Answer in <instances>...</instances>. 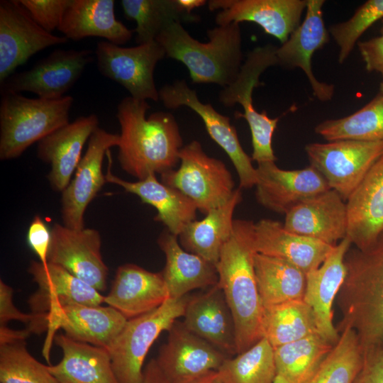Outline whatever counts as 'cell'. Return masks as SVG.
<instances>
[{
  "instance_id": "52a82bcc",
  "label": "cell",
  "mask_w": 383,
  "mask_h": 383,
  "mask_svg": "<svg viewBox=\"0 0 383 383\" xmlns=\"http://www.w3.org/2000/svg\"><path fill=\"white\" fill-rule=\"evenodd\" d=\"M189 295L170 298L158 308L127 320L107 351L120 383H140L147 354L165 331L183 316Z\"/></svg>"
},
{
  "instance_id": "2e32d148",
  "label": "cell",
  "mask_w": 383,
  "mask_h": 383,
  "mask_svg": "<svg viewBox=\"0 0 383 383\" xmlns=\"http://www.w3.org/2000/svg\"><path fill=\"white\" fill-rule=\"evenodd\" d=\"M51 231L48 262L59 265L99 292L106 289L108 267L101 252V238L94 228L75 230L58 223Z\"/></svg>"
},
{
  "instance_id": "c3c4849f",
  "label": "cell",
  "mask_w": 383,
  "mask_h": 383,
  "mask_svg": "<svg viewBox=\"0 0 383 383\" xmlns=\"http://www.w3.org/2000/svg\"><path fill=\"white\" fill-rule=\"evenodd\" d=\"M30 333L32 332L28 327L23 330H13L2 325L0 326V345L26 341Z\"/></svg>"
},
{
  "instance_id": "8d00e7d4",
  "label": "cell",
  "mask_w": 383,
  "mask_h": 383,
  "mask_svg": "<svg viewBox=\"0 0 383 383\" xmlns=\"http://www.w3.org/2000/svg\"><path fill=\"white\" fill-rule=\"evenodd\" d=\"M333 346L319 333H315L274 348L277 375L290 383H303Z\"/></svg>"
},
{
  "instance_id": "484cf974",
  "label": "cell",
  "mask_w": 383,
  "mask_h": 383,
  "mask_svg": "<svg viewBox=\"0 0 383 383\" xmlns=\"http://www.w3.org/2000/svg\"><path fill=\"white\" fill-rule=\"evenodd\" d=\"M348 234L360 250L371 246L383 232V153L346 200Z\"/></svg>"
},
{
  "instance_id": "8992f818",
  "label": "cell",
  "mask_w": 383,
  "mask_h": 383,
  "mask_svg": "<svg viewBox=\"0 0 383 383\" xmlns=\"http://www.w3.org/2000/svg\"><path fill=\"white\" fill-rule=\"evenodd\" d=\"M277 47L267 44L255 48L247 55L236 79L223 87L218 94V101L227 107L240 104L243 113H236L248 123L252 137V160L257 163L275 162L272 136L279 118H271L267 112L259 113L252 103V92L260 85V77L269 67L278 65Z\"/></svg>"
},
{
  "instance_id": "5b68a950",
  "label": "cell",
  "mask_w": 383,
  "mask_h": 383,
  "mask_svg": "<svg viewBox=\"0 0 383 383\" xmlns=\"http://www.w3.org/2000/svg\"><path fill=\"white\" fill-rule=\"evenodd\" d=\"M0 159L16 158L31 145L67 124L74 99L28 98L1 92Z\"/></svg>"
},
{
  "instance_id": "4fadbf2b",
  "label": "cell",
  "mask_w": 383,
  "mask_h": 383,
  "mask_svg": "<svg viewBox=\"0 0 383 383\" xmlns=\"http://www.w3.org/2000/svg\"><path fill=\"white\" fill-rule=\"evenodd\" d=\"M92 60L89 50H55L30 70L11 75L1 84V92L30 91L41 99H60Z\"/></svg>"
},
{
  "instance_id": "ac0fdd59",
  "label": "cell",
  "mask_w": 383,
  "mask_h": 383,
  "mask_svg": "<svg viewBox=\"0 0 383 383\" xmlns=\"http://www.w3.org/2000/svg\"><path fill=\"white\" fill-rule=\"evenodd\" d=\"M256 170L257 202L280 214H286L304 201L331 189L324 177L311 165L285 170L274 162H265L258 163Z\"/></svg>"
},
{
  "instance_id": "7dc6e473",
  "label": "cell",
  "mask_w": 383,
  "mask_h": 383,
  "mask_svg": "<svg viewBox=\"0 0 383 383\" xmlns=\"http://www.w3.org/2000/svg\"><path fill=\"white\" fill-rule=\"evenodd\" d=\"M357 47L366 70L379 73L383 79V34L368 40L358 42Z\"/></svg>"
},
{
  "instance_id": "3957f363",
  "label": "cell",
  "mask_w": 383,
  "mask_h": 383,
  "mask_svg": "<svg viewBox=\"0 0 383 383\" xmlns=\"http://www.w3.org/2000/svg\"><path fill=\"white\" fill-rule=\"evenodd\" d=\"M345 265L338 294L341 326L355 331L365 352L383 345V232L365 250L350 248Z\"/></svg>"
},
{
  "instance_id": "f1b7e54d",
  "label": "cell",
  "mask_w": 383,
  "mask_h": 383,
  "mask_svg": "<svg viewBox=\"0 0 383 383\" xmlns=\"http://www.w3.org/2000/svg\"><path fill=\"white\" fill-rule=\"evenodd\" d=\"M28 272L38 287L28 300L31 313L46 314L52 305L65 301L92 306L104 303L100 292L59 265L32 260Z\"/></svg>"
},
{
  "instance_id": "30bf717a",
  "label": "cell",
  "mask_w": 383,
  "mask_h": 383,
  "mask_svg": "<svg viewBox=\"0 0 383 383\" xmlns=\"http://www.w3.org/2000/svg\"><path fill=\"white\" fill-rule=\"evenodd\" d=\"M95 53L99 72L123 87L131 97L160 100L154 70L157 62L166 55L156 40L129 48L100 41Z\"/></svg>"
},
{
  "instance_id": "6da1fadb",
  "label": "cell",
  "mask_w": 383,
  "mask_h": 383,
  "mask_svg": "<svg viewBox=\"0 0 383 383\" xmlns=\"http://www.w3.org/2000/svg\"><path fill=\"white\" fill-rule=\"evenodd\" d=\"M150 108L145 100L131 96L117 106L121 126L118 159L121 168L138 180L174 170L183 147L173 115L160 111L146 118Z\"/></svg>"
},
{
  "instance_id": "f6af8a7d",
  "label": "cell",
  "mask_w": 383,
  "mask_h": 383,
  "mask_svg": "<svg viewBox=\"0 0 383 383\" xmlns=\"http://www.w3.org/2000/svg\"><path fill=\"white\" fill-rule=\"evenodd\" d=\"M27 242L40 262L44 265L47 264L51 243V231L39 216L33 218L28 227Z\"/></svg>"
},
{
  "instance_id": "603a6c76",
  "label": "cell",
  "mask_w": 383,
  "mask_h": 383,
  "mask_svg": "<svg viewBox=\"0 0 383 383\" xmlns=\"http://www.w3.org/2000/svg\"><path fill=\"white\" fill-rule=\"evenodd\" d=\"M182 323L191 332L228 357L237 355L235 323L218 284L188 297Z\"/></svg>"
},
{
  "instance_id": "83f0119b",
  "label": "cell",
  "mask_w": 383,
  "mask_h": 383,
  "mask_svg": "<svg viewBox=\"0 0 383 383\" xmlns=\"http://www.w3.org/2000/svg\"><path fill=\"white\" fill-rule=\"evenodd\" d=\"M106 156V182L121 187L127 192L137 195L142 202L153 206L157 210L154 219L162 223L169 232L178 236L189 223L196 220V206L181 192L158 181L155 174L133 182L121 179L111 172L110 150Z\"/></svg>"
},
{
  "instance_id": "5bb4252c",
  "label": "cell",
  "mask_w": 383,
  "mask_h": 383,
  "mask_svg": "<svg viewBox=\"0 0 383 383\" xmlns=\"http://www.w3.org/2000/svg\"><path fill=\"white\" fill-rule=\"evenodd\" d=\"M227 357L177 320L155 360L170 383H189L218 370Z\"/></svg>"
},
{
  "instance_id": "681fc988",
  "label": "cell",
  "mask_w": 383,
  "mask_h": 383,
  "mask_svg": "<svg viewBox=\"0 0 383 383\" xmlns=\"http://www.w3.org/2000/svg\"><path fill=\"white\" fill-rule=\"evenodd\" d=\"M140 383H170L160 370L155 359L151 360L143 370Z\"/></svg>"
},
{
  "instance_id": "836d02e7",
  "label": "cell",
  "mask_w": 383,
  "mask_h": 383,
  "mask_svg": "<svg viewBox=\"0 0 383 383\" xmlns=\"http://www.w3.org/2000/svg\"><path fill=\"white\" fill-rule=\"evenodd\" d=\"M254 269L264 306L304 299L306 274L294 265L256 252Z\"/></svg>"
},
{
  "instance_id": "e575fe53",
  "label": "cell",
  "mask_w": 383,
  "mask_h": 383,
  "mask_svg": "<svg viewBox=\"0 0 383 383\" xmlns=\"http://www.w3.org/2000/svg\"><path fill=\"white\" fill-rule=\"evenodd\" d=\"M262 331L273 348L318 333L313 311L304 299L265 306Z\"/></svg>"
},
{
  "instance_id": "f907efd6",
  "label": "cell",
  "mask_w": 383,
  "mask_h": 383,
  "mask_svg": "<svg viewBox=\"0 0 383 383\" xmlns=\"http://www.w3.org/2000/svg\"><path fill=\"white\" fill-rule=\"evenodd\" d=\"M189 383H224L219 376L217 370Z\"/></svg>"
},
{
  "instance_id": "f35d334b",
  "label": "cell",
  "mask_w": 383,
  "mask_h": 383,
  "mask_svg": "<svg viewBox=\"0 0 383 383\" xmlns=\"http://www.w3.org/2000/svg\"><path fill=\"white\" fill-rule=\"evenodd\" d=\"M363 351L355 331L341 326L331 351L303 383H354L360 370Z\"/></svg>"
},
{
  "instance_id": "9a60e30c",
  "label": "cell",
  "mask_w": 383,
  "mask_h": 383,
  "mask_svg": "<svg viewBox=\"0 0 383 383\" xmlns=\"http://www.w3.org/2000/svg\"><path fill=\"white\" fill-rule=\"evenodd\" d=\"M119 142V134L99 127L91 135L74 178L62 192L61 214L64 226L75 230L84 228L85 210L106 182L102 172L104 157L111 148L118 146Z\"/></svg>"
},
{
  "instance_id": "ffe728a7",
  "label": "cell",
  "mask_w": 383,
  "mask_h": 383,
  "mask_svg": "<svg viewBox=\"0 0 383 383\" xmlns=\"http://www.w3.org/2000/svg\"><path fill=\"white\" fill-rule=\"evenodd\" d=\"M324 3V0H307L304 20L276 52L278 65L303 70L313 95L321 101L331 100L335 91L333 84L318 80L311 67L313 55L323 48L330 39L323 18Z\"/></svg>"
},
{
  "instance_id": "1f68e13d",
  "label": "cell",
  "mask_w": 383,
  "mask_h": 383,
  "mask_svg": "<svg viewBox=\"0 0 383 383\" xmlns=\"http://www.w3.org/2000/svg\"><path fill=\"white\" fill-rule=\"evenodd\" d=\"M53 338L62 357L48 368L58 383H120L106 349L74 340L65 334L55 335Z\"/></svg>"
},
{
  "instance_id": "d590c367",
  "label": "cell",
  "mask_w": 383,
  "mask_h": 383,
  "mask_svg": "<svg viewBox=\"0 0 383 383\" xmlns=\"http://www.w3.org/2000/svg\"><path fill=\"white\" fill-rule=\"evenodd\" d=\"M124 16L136 22V42L143 44L155 40L172 22H197L199 17L184 10L179 0H122Z\"/></svg>"
},
{
  "instance_id": "7402d4cb",
  "label": "cell",
  "mask_w": 383,
  "mask_h": 383,
  "mask_svg": "<svg viewBox=\"0 0 383 383\" xmlns=\"http://www.w3.org/2000/svg\"><path fill=\"white\" fill-rule=\"evenodd\" d=\"M98 125L96 114L80 116L38 142L37 155L50 165L48 179L55 191L62 192L69 185L84 145Z\"/></svg>"
},
{
  "instance_id": "74e56055",
  "label": "cell",
  "mask_w": 383,
  "mask_h": 383,
  "mask_svg": "<svg viewBox=\"0 0 383 383\" xmlns=\"http://www.w3.org/2000/svg\"><path fill=\"white\" fill-rule=\"evenodd\" d=\"M315 132L328 142L383 140V94L379 93L351 115L320 123Z\"/></svg>"
},
{
  "instance_id": "db71d44e",
  "label": "cell",
  "mask_w": 383,
  "mask_h": 383,
  "mask_svg": "<svg viewBox=\"0 0 383 383\" xmlns=\"http://www.w3.org/2000/svg\"><path fill=\"white\" fill-rule=\"evenodd\" d=\"M380 93L383 94V82H382L380 84Z\"/></svg>"
},
{
  "instance_id": "8fae6325",
  "label": "cell",
  "mask_w": 383,
  "mask_h": 383,
  "mask_svg": "<svg viewBox=\"0 0 383 383\" xmlns=\"http://www.w3.org/2000/svg\"><path fill=\"white\" fill-rule=\"evenodd\" d=\"M159 97L167 109L187 106L196 112L204 121L210 137L233 162L239 177L240 188L255 186L256 168L252 164V158L243 149L229 117L218 113L211 104L202 103L196 92L189 88L184 80H176L164 85L159 90Z\"/></svg>"
},
{
  "instance_id": "816d5d0a",
  "label": "cell",
  "mask_w": 383,
  "mask_h": 383,
  "mask_svg": "<svg viewBox=\"0 0 383 383\" xmlns=\"http://www.w3.org/2000/svg\"><path fill=\"white\" fill-rule=\"evenodd\" d=\"M179 3L184 10L192 13L194 9L206 4L207 1L205 0H179Z\"/></svg>"
},
{
  "instance_id": "4316f807",
  "label": "cell",
  "mask_w": 383,
  "mask_h": 383,
  "mask_svg": "<svg viewBox=\"0 0 383 383\" xmlns=\"http://www.w3.org/2000/svg\"><path fill=\"white\" fill-rule=\"evenodd\" d=\"M253 244L256 252L284 260L306 274L318 268L335 247L291 232L269 218L255 223Z\"/></svg>"
},
{
  "instance_id": "7a4b0ae2",
  "label": "cell",
  "mask_w": 383,
  "mask_h": 383,
  "mask_svg": "<svg viewBox=\"0 0 383 383\" xmlns=\"http://www.w3.org/2000/svg\"><path fill=\"white\" fill-rule=\"evenodd\" d=\"M254 225L252 221L234 219L232 233L216 265L218 284L234 320L237 354L263 338L264 306L254 269Z\"/></svg>"
},
{
  "instance_id": "60d3db41",
  "label": "cell",
  "mask_w": 383,
  "mask_h": 383,
  "mask_svg": "<svg viewBox=\"0 0 383 383\" xmlns=\"http://www.w3.org/2000/svg\"><path fill=\"white\" fill-rule=\"evenodd\" d=\"M1 383H58L48 366L34 358L26 341L0 345Z\"/></svg>"
},
{
  "instance_id": "cb8c5ba5",
  "label": "cell",
  "mask_w": 383,
  "mask_h": 383,
  "mask_svg": "<svg viewBox=\"0 0 383 383\" xmlns=\"http://www.w3.org/2000/svg\"><path fill=\"white\" fill-rule=\"evenodd\" d=\"M169 299L161 272L125 264L118 267L104 303L128 320L158 308Z\"/></svg>"
},
{
  "instance_id": "f546056e",
  "label": "cell",
  "mask_w": 383,
  "mask_h": 383,
  "mask_svg": "<svg viewBox=\"0 0 383 383\" xmlns=\"http://www.w3.org/2000/svg\"><path fill=\"white\" fill-rule=\"evenodd\" d=\"M166 258L161 272L170 298L179 299L196 289H207L218 284L216 266L201 256L185 250L178 236L167 230L157 238Z\"/></svg>"
},
{
  "instance_id": "f5cc1de1",
  "label": "cell",
  "mask_w": 383,
  "mask_h": 383,
  "mask_svg": "<svg viewBox=\"0 0 383 383\" xmlns=\"http://www.w3.org/2000/svg\"><path fill=\"white\" fill-rule=\"evenodd\" d=\"M274 383H290L282 377L277 375Z\"/></svg>"
},
{
  "instance_id": "ab89813d",
  "label": "cell",
  "mask_w": 383,
  "mask_h": 383,
  "mask_svg": "<svg viewBox=\"0 0 383 383\" xmlns=\"http://www.w3.org/2000/svg\"><path fill=\"white\" fill-rule=\"evenodd\" d=\"M224 383H274V348L262 338L247 350L228 357L217 370Z\"/></svg>"
},
{
  "instance_id": "7bdbcfd3",
  "label": "cell",
  "mask_w": 383,
  "mask_h": 383,
  "mask_svg": "<svg viewBox=\"0 0 383 383\" xmlns=\"http://www.w3.org/2000/svg\"><path fill=\"white\" fill-rule=\"evenodd\" d=\"M33 20L49 33L58 29L70 0H19Z\"/></svg>"
},
{
  "instance_id": "4dcf8cb0",
  "label": "cell",
  "mask_w": 383,
  "mask_h": 383,
  "mask_svg": "<svg viewBox=\"0 0 383 383\" xmlns=\"http://www.w3.org/2000/svg\"><path fill=\"white\" fill-rule=\"evenodd\" d=\"M57 30L68 40L99 37L118 45L133 35V30L116 18L113 0H70Z\"/></svg>"
},
{
  "instance_id": "b9f144b4",
  "label": "cell",
  "mask_w": 383,
  "mask_h": 383,
  "mask_svg": "<svg viewBox=\"0 0 383 383\" xmlns=\"http://www.w3.org/2000/svg\"><path fill=\"white\" fill-rule=\"evenodd\" d=\"M380 19H383V0H367L350 19L329 27L328 32L339 48L340 64L346 60L360 36Z\"/></svg>"
},
{
  "instance_id": "ee69618b",
  "label": "cell",
  "mask_w": 383,
  "mask_h": 383,
  "mask_svg": "<svg viewBox=\"0 0 383 383\" xmlns=\"http://www.w3.org/2000/svg\"><path fill=\"white\" fill-rule=\"evenodd\" d=\"M13 289L2 280L0 281V324L6 325L11 320L20 321L28 324V327L34 333L48 330L47 313H24L13 303Z\"/></svg>"
},
{
  "instance_id": "d6986e66",
  "label": "cell",
  "mask_w": 383,
  "mask_h": 383,
  "mask_svg": "<svg viewBox=\"0 0 383 383\" xmlns=\"http://www.w3.org/2000/svg\"><path fill=\"white\" fill-rule=\"evenodd\" d=\"M211 11L218 26L243 21L253 22L264 31L284 43L300 25L307 0H210Z\"/></svg>"
},
{
  "instance_id": "e0dca14e",
  "label": "cell",
  "mask_w": 383,
  "mask_h": 383,
  "mask_svg": "<svg viewBox=\"0 0 383 383\" xmlns=\"http://www.w3.org/2000/svg\"><path fill=\"white\" fill-rule=\"evenodd\" d=\"M126 319L109 306H92L74 301L55 304L47 313L48 346L56 330L60 328L68 338L109 349L123 328Z\"/></svg>"
},
{
  "instance_id": "bcb514c9",
  "label": "cell",
  "mask_w": 383,
  "mask_h": 383,
  "mask_svg": "<svg viewBox=\"0 0 383 383\" xmlns=\"http://www.w3.org/2000/svg\"><path fill=\"white\" fill-rule=\"evenodd\" d=\"M354 383H383V345L363 352L362 367Z\"/></svg>"
},
{
  "instance_id": "11a10c76",
  "label": "cell",
  "mask_w": 383,
  "mask_h": 383,
  "mask_svg": "<svg viewBox=\"0 0 383 383\" xmlns=\"http://www.w3.org/2000/svg\"><path fill=\"white\" fill-rule=\"evenodd\" d=\"M380 33H381V34H383V19L382 21V27L380 28Z\"/></svg>"
},
{
  "instance_id": "d4e9b609",
  "label": "cell",
  "mask_w": 383,
  "mask_h": 383,
  "mask_svg": "<svg viewBox=\"0 0 383 383\" xmlns=\"http://www.w3.org/2000/svg\"><path fill=\"white\" fill-rule=\"evenodd\" d=\"M351 245L345 238L318 268L306 274L304 300L313 311L318 333L334 345L339 335L333 323L332 306L345 278V257Z\"/></svg>"
},
{
  "instance_id": "ba28073f",
  "label": "cell",
  "mask_w": 383,
  "mask_h": 383,
  "mask_svg": "<svg viewBox=\"0 0 383 383\" xmlns=\"http://www.w3.org/2000/svg\"><path fill=\"white\" fill-rule=\"evenodd\" d=\"M180 165L160 174L161 182L190 199L204 214L226 204L235 191L233 176L223 161L206 154L193 140L179 152Z\"/></svg>"
},
{
  "instance_id": "9c48e42d",
  "label": "cell",
  "mask_w": 383,
  "mask_h": 383,
  "mask_svg": "<svg viewBox=\"0 0 383 383\" xmlns=\"http://www.w3.org/2000/svg\"><path fill=\"white\" fill-rule=\"evenodd\" d=\"M310 165L346 201L383 153V140H340L305 145Z\"/></svg>"
},
{
  "instance_id": "277c9868",
  "label": "cell",
  "mask_w": 383,
  "mask_h": 383,
  "mask_svg": "<svg viewBox=\"0 0 383 383\" xmlns=\"http://www.w3.org/2000/svg\"><path fill=\"white\" fill-rule=\"evenodd\" d=\"M209 42L201 43L183 28L170 23L156 38L166 57L183 63L194 83H211L226 87L237 78L243 61L239 23L217 26L206 32Z\"/></svg>"
},
{
  "instance_id": "7c38bea8",
  "label": "cell",
  "mask_w": 383,
  "mask_h": 383,
  "mask_svg": "<svg viewBox=\"0 0 383 383\" xmlns=\"http://www.w3.org/2000/svg\"><path fill=\"white\" fill-rule=\"evenodd\" d=\"M68 40L40 27L19 0L0 1V83L35 53Z\"/></svg>"
},
{
  "instance_id": "44dd1931",
  "label": "cell",
  "mask_w": 383,
  "mask_h": 383,
  "mask_svg": "<svg viewBox=\"0 0 383 383\" xmlns=\"http://www.w3.org/2000/svg\"><path fill=\"white\" fill-rule=\"evenodd\" d=\"M346 201L333 189L308 199L285 214L284 227L335 246L347 237Z\"/></svg>"
},
{
  "instance_id": "d6a6232c",
  "label": "cell",
  "mask_w": 383,
  "mask_h": 383,
  "mask_svg": "<svg viewBox=\"0 0 383 383\" xmlns=\"http://www.w3.org/2000/svg\"><path fill=\"white\" fill-rule=\"evenodd\" d=\"M242 200V190L239 187L226 204L211 210L201 220L189 223L178 235L180 245L216 266L232 233L234 211Z\"/></svg>"
}]
</instances>
